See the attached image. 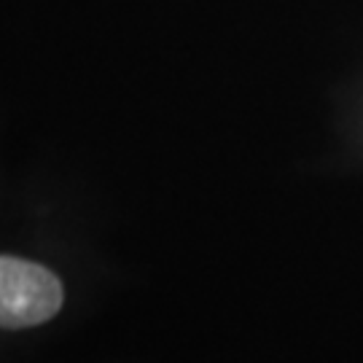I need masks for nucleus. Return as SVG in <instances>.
Returning a JSON list of instances; mask_svg holds the SVG:
<instances>
[{
    "instance_id": "f257e3e1",
    "label": "nucleus",
    "mask_w": 363,
    "mask_h": 363,
    "mask_svg": "<svg viewBox=\"0 0 363 363\" xmlns=\"http://www.w3.org/2000/svg\"><path fill=\"white\" fill-rule=\"evenodd\" d=\"M62 307V283L43 264L0 256V328L46 323Z\"/></svg>"
}]
</instances>
